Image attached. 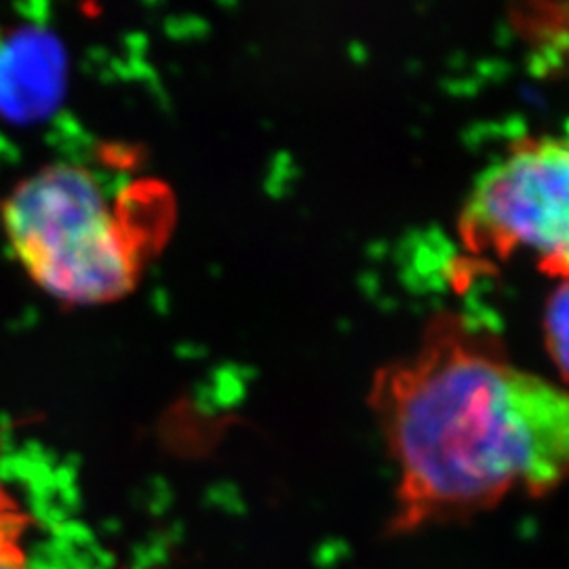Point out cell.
I'll return each mask as SVG.
<instances>
[{
	"instance_id": "1",
	"label": "cell",
	"mask_w": 569,
	"mask_h": 569,
	"mask_svg": "<svg viewBox=\"0 0 569 569\" xmlns=\"http://www.w3.org/2000/svg\"><path fill=\"white\" fill-rule=\"evenodd\" d=\"M369 406L399 477L388 536L475 519L517 491L547 498L568 475L566 390L458 312L376 373Z\"/></svg>"
},
{
	"instance_id": "6",
	"label": "cell",
	"mask_w": 569,
	"mask_h": 569,
	"mask_svg": "<svg viewBox=\"0 0 569 569\" xmlns=\"http://www.w3.org/2000/svg\"><path fill=\"white\" fill-rule=\"evenodd\" d=\"M28 521L0 529V569H28L20 538Z\"/></svg>"
},
{
	"instance_id": "7",
	"label": "cell",
	"mask_w": 569,
	"mask_h": 569,
	"mask_svg": "<svg viewBox=\"0 0 569 569\" xmlns=\"http://www.w3.org/2000/svg\"><path fill=\"white\" fill-rule=\"evenodd\" d=\"M28 521V515L21 510L20 505L13 500V496L2 488L0 483V529Z\"/></svg>"
},
{
	"instance_id": "2",
	"label": "cell",
	"mask_w": 569,
	"mask_h": 569,
	"mask_svg": "<svg viewBox=\"0 0 569 569\" xmlns=\"http://www.w3.org/2000/svg\"><path fill=\"white\" fill-rule=\"evenodd\" d=\"M164 194L148 183L110 194L82 164H47L13 186L0 218L32 283L63 305H108L138 284L171 222Z\"/></svg>"
},
{
	"instance_id": "3",
	"label": "cell",
	"mask_w": 569,
	"mask_h": 569,
	"mask_svg": "<svg viewBox=\"0 0 569 569\" xmlns=\"http://www.w3.org/2000/svg\"><path fill=\"white\" fill-rule=\"evenodd\" d=\"M569 150L566 138L523 136L488 167L458 220L472 256L507 258L529 249L552 277L566 279L569 237Z\"/></svg>"
},
{
	"instance_id": "5",
	"label": "cell",
	"mask_w": 569,
	"mask_h": 569,
	"mask_svg": "<svg viewBox=\"0 0 569 569\" xmlns=\"http://www.w3.org/2000/svg\"><path fill=\"white\" fill-rule=\"evenodd\" d=\"M568 283L561 281L552 289L545 308V340L561 378L568 376Z\"/></svg>"
},
{
	"instance_id": "4",
	"label": "cell",
	"mask_w": 569,
	"mask_h": 569,
	"mask_svg": "<svg viewBox=\"0 0 569 569\" xmlns=\"http://www.w3.org/2000/svg\"><path fill=\"white\" fill-rule=\"evenodd\" d=\"M63 49L37 26L0 30V117L11 121L41 119L60 102Z\"/></svg>"
}]
</instances>
